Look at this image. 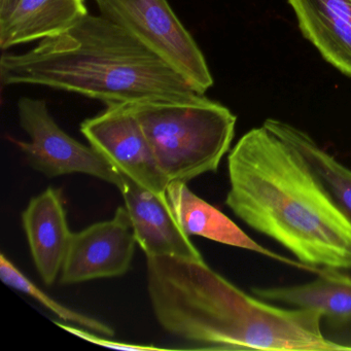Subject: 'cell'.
Returning a JSON list of instances; mask_svg holds the SVG:
<instances>
[{
    "label": "cell",
    "mask_w": 351,
    "mask_h": 351,
    "mask_svg": "<svg viewBox=\"0 0 351 351\" xmlns=\"http://www.w3.org/2000/svg\"><path fill=\"white\" fill-rule=\"evenodd\" d=\"M0 77L5 86H44L106 106L191 102L204 96L159 55L101 15L86 16L27 52H3Z\"/></svg>",
    "instance_id": "cell-3"
},
{
    "label": "cell",
    "mask_w": 351,
    "mask_h": 351,
    "mask_svg": "<svg viewBox=\"0 0 351 351\" xmlns=\"http://www.w3.org/2000/svg\"><path fill=\"white\" fill-rule=\"evenodd\" d=\"M263 125L303 156L330 197L351 221L350 168L324 151L309 134L289 123L268 119Z\"/></svg>",
    "instance_id": "cell-15"
},
{
    "label": "cell",
    "mask_w": 351,
    "mask_h": 351,
    "mask_svg": "<svg viewBox=\"0 0 351 351\" xmlns=\"http://www.w3.org/2000/svg\"><path fill=\"white\" fill-rule=\"evenodd\" d=\"M99 15L126 30L178 71L197 92L213 86L206 58L168 0H94Z\"/></svg>",
    "instance_id": "cell-5"
},
{
    "label": "cell",
    "mask_w": 351,
    "mask_h": 351,
    "mask_svg": "<svg viewBox=\"0 0 351 351\" xmlns=\"http://www.w3.org/2000/svg\"><path fill=\"white\" fill-rule=\"evenodd\" d=\"M88 15L85 0H19L0 18V48L5 52L58 36Z\"/></svg>",
    "instance_id": "cell-13"
},
{
    "label": "cell",
    "mask_w": 351,
    "mask_h": 351,
    "mask_svg": "<svg viewBox=\"0 0 351 351\" xmlns=\"http://www.w3.org/2000/svg\"><path fill=\"white\" fill-rule=\"evenodd\" d=\"M310 282L291 287H254L252 293L267 302L318 312L338 324L351 322V277L339 269L319 268Z\"/></svg>",
    "instance_id": "cell-14"
},
{
    "label": "cell",
    "mask_w": 351,
    "mask_h": 351,
    "mask_svg": "<svg viewBox=\"0 0 351 351\" xmlns=\"http://www.w3.org/2000/svg\"><path fill=\"white\" fill-rule=\"evenodd\" d=\"M226 205L254 231L318 268L351 269V221L303 156L263 126L228 156Z\"/></svg>",
    "instance_id": "cell-1"
},
{
    "label": "cell",
    "mask_w": 351,
    "mask_h": 351,
    "mask_svg": "<svg viewBox=\"0 0 351 351\" xmlns=\"http://www.w3.org/2000/svg\"><path fill=\"white\" fill-rule=\"evenodd\" d=\"M122 176L120 192L128 210L137 244L147 258L178 256L203 260L180 227L167 194H158Z\"/></svg>",
    "instance_id": "cell-9"
},
{
    "label": "cell",
    "mask_w": 351,
    "mask_h": 351,
    "mask_svg": "<svg viewBox=\"0 0 351 351\" xmlns=\"http://www.w3.org/2000/svg\"><path fill=\"white\" fill-rule=\"evenodd\" d=\"M156 319L176 338L208 350H349L322 332V316L248 295L204 260L147 258Z\"/></svg>",
    "instance_id": "cell-2"
},
{
    "label": "cell",
    "mask_w": 351,
    "mask_h": 351,
    "mask_svg": "<svg viewBox=\"0 0 351 351\" xmlns=\"http://www.w3.org/2000/svg\"><path fill=\"white\" fill-rule=\"evenodd\" d=\"M166 193L180 227L189 237L199 236L226 245L252 250L277 262L309 271L314 274L319 270L318 267L308 266L300 261L289 260L263 247L227 215L194 194L186 186V182H170Z\"/></svg>",
    "instance_id": "cell-11"
},
{
    "label": "cell",
    "mask_w": 351,
    "mask_h": 351,
    "mask_svg": "<svg viewBox=\"0 0 351 351\" xmlns=\"http://www.w3.org/2000/svg\"><path fill=\"white\" fill-rule=\"evenodd\" d=\"M56 326H60L63 330L83 340L88 341V342L93 343V344L100 345V346L108 347V348L118 349V350L125 351H160L164 350V348L154 346V345H138L131 344V343L119 342V341L110 340L108 337L104 338V336H99L96 332H90L83 328H77V326H71L69 324H63L60 322H54Z\"/></svg>",
    "instance_id": "cell-17"
},
{
    "label": "cell",
    "mask_w": 351,
    "mask_h": 351,
    "mask_svg": "<svg viewBox=\"0 0 351 351\" xmlns=\"http://www.w3.org/2000/svg\"><path fill=\"white\" fill-rule=\"evenodd\" d=\"M168 182L215 172L235 135V114L202 96L191 102L127 104Z\"/></svg>",
    "instance_id": "cell-4"
},
{
    "label": "cell",
    "mask_w": 351,
    "mask_h": 351,
    "mask_svg": "<svg viewBox=\"0 0 351 351\" xmlns=\"http://www.w3.org/2000/svg\"><path fill=\"white\" fill-rule=\"evenodd\" d=\"M19 123L29 141H16L29 165L49 178L84 173L120 188L122 176L90 145L69 136L57 124L45 100L20 98Z\"/></svg>",
    "instance_id": "cell-6"
},
{
    "label": "cell",
    "mask_w": 351,
    "mask_h": 351,
    "mask_svg": "<svg viewBox=\"0 0 351 351\" xmlns=\"http://www.w3.org/2000/svg\"><path fill=\"white\" fill-rule=\"evenodd\" d=\"M90 145L121 174L147 190L167 194L169 184L160 169L149 141L126 104H110L101 114L81 124Z\"/></svg>",
    "instance_id": "cell-7"
},
{
    "label": "cell",
    "mask_w": 351,
    "mask_h": 351,
    "mask_svg": "<svg viewBox=\"0 0 351 351\" xmlns=\"http://www.w3.org/2000/svg\"><path fill=\"white\" fill-rule=\"evenodd\" d=\"M0 278L8 287L22 291L40 302L65 322L77 324L81 328L101 336L112 337L114 335V328L108 324L96 318L75 311L71 308L65 307L59 302L55 301L50 295L43 291L38 285H34L28 277H26L3 254L0 256Z\"/></svg>",
    "instance_id": "cell-16"
},
{
    "label": "cell",
    "mask_w": 351,
    "mask_h": 351,
    "mask_svg": "<svg viewBox=\"0 0 351 351\" xmlns=\"http://www.w3.org/2000/svg\"><path fill=\"white\" fill-rule=\"evenodd\" d=\"M19 0H0V18L5 17Z\"/></svg>",
    "instance_id": "cell-18"
},
{
    "label": "cell",
    "mask_w": 351,
    "mask_h": 351,
    "mask_svg": "<svg viewBox=\"0 0 351 351\" xmlns=\"http://www.w3.org/2000/svg\"><path fill=\"white\" fill-rule=\"evenodd\" d=\"M136 244L128 210L119 207L112 219L73 234L60 273L61 285L122 276L130 269Z\"/></svg>",
    "instance_id": "cell-8"
},
{
    "label": "cell",
    "mask_w": 351,
    "mask_h": 351,
    "mask_svg": "<svg viewBox=\"0 0 351 351\" xmlns=\"http://www.w3.org/2000/svg\"><path fill=\"white\" fill-rule=\"evenodd\" d=\"M22 223L36 270L47 285H52L62 270L73 234L61 191L50 186L34 197L22 213Z\"/></svg>",
    "instance_id": "cell-10"
},
{
    "label": "cell",
    "mask_w": 351,
    "mask_h": 351,
    "mask_svg": "<svg viewBox=\"0 0 351 351\" xmlns=\"http://www.w3.org/2000/svg\"><path fill=\"white\" fill-rule=\"evenodd\" d=\"M303 36L322 58L351 77V0H287Z\"/></svg>",
    "instance_id": "cell-12"
}]
</instances>
